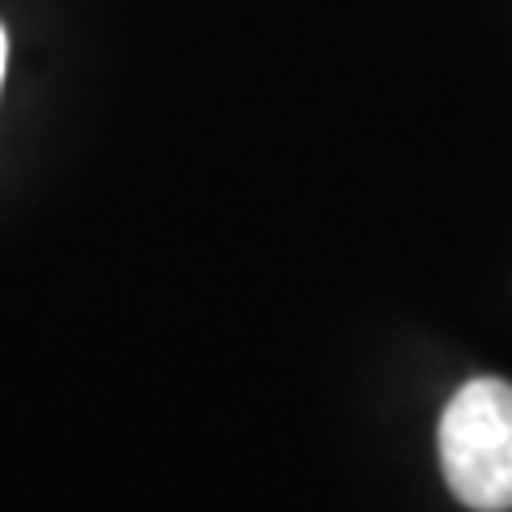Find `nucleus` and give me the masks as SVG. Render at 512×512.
<instances>
[{
  "label": "nucleus",
  "mask_w": 512,
  "mask_h": 512,
  "mask_svg": "<svg viewBox=\"0 0 512 512\" xmlns=\"http://www.w3.org/2000/svg\"><path fill=\"white\" fill-rule=\"evenodd\" d=\"M444 483L474 512L512 508V384L478 376L461 384L440 419Z\"/></svg>",
  "instance_id": "f257e3e1"
},
{
  "label": "nucleus",
  "mask_w": 512,
  "mask_h": 512,
  "mask_svg": "<svg viewBox=\"0 0 512 512\" xmlns=\"http://www.w3.org/2000/svg\"><path fill=\"white\" fill-rule=\"evenodd\" d=\"M5 56H9V43H5V26H0V82H5Z\"/></svg>",
  "instance_id": "f03ea898"
}]
</instances>
